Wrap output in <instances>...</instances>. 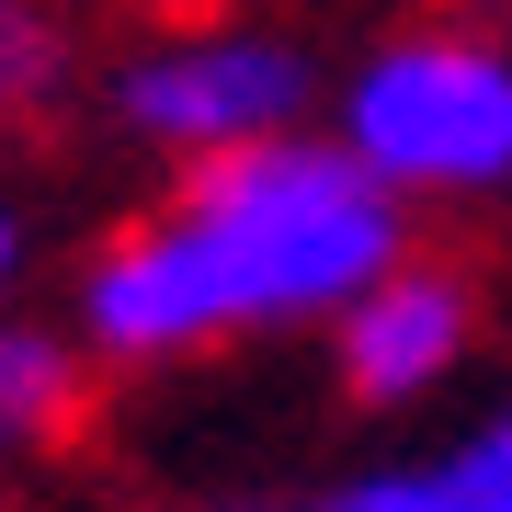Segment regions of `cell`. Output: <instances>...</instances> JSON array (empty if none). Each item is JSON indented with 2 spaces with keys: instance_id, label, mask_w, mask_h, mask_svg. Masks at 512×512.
Here are the masks:
<instances>
[{
  "instance_id": "cell-8",
  "label": "cell",
  "mask_w": 512,
  "mask_h": 512,
  "mask_svg": "<svg viewBox=\"0 0 512 512\" xmlns=\"http://www.w3.org/2000/svg\"><path fill=\"white\" fill-rule=\"evenodd\" d=\"M456 490H467L478 512H512V410H501L490 433H478L467 456H456Z\"/></svg>"
},
{
  "instance_id": "cell-1",
  "label": "cell",
  "mask_w": 512,
  "mask_h": 512,
  "mask_svg": "<svg viewBox=\"0 0 512 512\" xmlns=\"http://www.w3.org/2000/svg\"><path fill=\"white\" fill-rule=\"evenodd\" d=\"M399 251H410L399 183L353 137L319 148L285 126L194 160L160 217L114 239L80 274V330L114 365H160V353H205L217 330H251V319L353 308Z\"/></svg>"
},
{
  "instance_id": "cell-10",
  "label": "cell",
  "mask_w": 512,
  "mask_h": 512,
  "mask_svg": "<svg viewBox=\"0 0 512 512\" xmlns=\"http://www.w3.org/2000/svg\"><path fill=\"white\" fill-rule=\"evenodd\" d=\"M12 251H23V239H12V205H0V285H12Z\"/></svg>"
},
{
  "instance_id": "cell-6",
  "label": "cell",
  "mask_w": 512,
  "mask_h": 512,
  "mask_svg": "<svg viewBox=\"0 0 512 512\" xmlns=\"http://www.w3.org/2000/svg\"><path fill=\"white\" fill-rule=\"evenodd\" d=\"M80 80V46H69V12L57 0H0V137H35Z\"/></svg>"
},
{
  "instance_id": "cell-9",
  "label": "cell",
  "mask_w": 512,
  "mask_h": 512,
  "mask_svg": "<svg viewBox=\"0 0 512 512\" xmlns=\"http://www.w3.org/2000/svg\"><path fill=\"white\" fill-rule=\"evenodd\" d=\"M114 12H137V23H160V35H194V23H217L228 0H114Z\"/></svg>"
},
{
  "instance_id": "cell-2",
  "label": "cell",
  "mask_w": 512,
  "mask_h": 512,
  "mask_svg": "<svg viewBox=\"0 0 512 512\" xmlns=\"http://www.w3.org/2000/svg\"><path fill=\"white\" fill-rule=\"evenodd\" d=\"M342 137L399 194H490L512 183V57L478 35H399L342 92Z\"/></svg>"
},
{
  "instance_id": "cell-5",
  "label": "cell",
  "mask_w": 512,
  "mask_h": 512,
  "mask_svg": "<svg viewBox=\"0 0 512 512\" xmlns=\"http://www.w3.org/2000/svg\"><path fill=\"white\" fill-rule=\"evenodd\" d=\"M80 410H92V376H80L69 342L46 330H0V456H35V444H69Z\"/></svg>"
},
{
  "instance_id": "cell-3",
  "label": "cell",
  "mask_w": 512,
  "mask_h": 512,
  "mask_svg": "<svg viewBox=\"0 0 512 512\" xmlns=\"http://www.w3.org/2000/svg\"><path fill=\"white\" fill-rule=\"evenodd\" d=\"M296 103H308V57L296 46H262V35H160L148 57L114 69V114L171 148V160H217V148H251V137H285Z\"/></svg>"
},
{
  "instance_id": "cell-7",
  "label": "cell",
  "mask_w": 512,
  "mask_h": 512,
  "mask_svg": "<svg viewBox=\"0 0 512 512\" xmlns=\"http://www.w3.org/2000/svg\"><path fill=\"white\" fill-rule=\"evenodd\" d=\"M319 512H478V501L456 490V467H399V478H365V490H342Z\"/></svg>"
},
{
  "instance_id": "cell-4",
  "label": "cell",
  "mask_w": 512,
  "mask_h": 512,
  "mask_svg": "<svg viewBox=\"0 0 512 512\" xmlns=\"http://www.w3.org/2000/svg\"><path fill=\"white\" fill-rule=\"evenodd\" d=\"M467 330H478V285L456 262H387L342 308V399H365V410L421 399L467 353Z\"/></svg>"
}]
</instances>
